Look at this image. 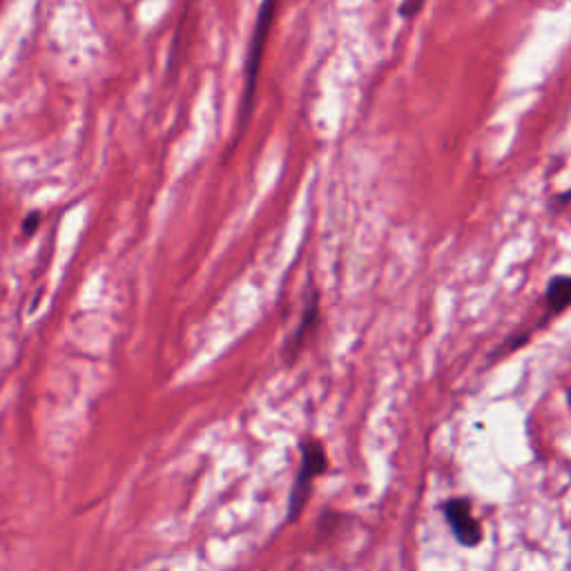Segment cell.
<instances>
[{
  "label": "cell",
  "instance_id": "6da1fadb",
  "mask_svg": "<svg viewBox=\"0 0 571 571\" xmlns=\"http://www.w3.org/2000/svg\"><path fill=\"white\" fill-rule=\"evenodd\" d=\"M326 471H328V456L324 444L319 440L302 442V464H299L295 485L288 498V514H286L288 522H295L299 516H302L306 502L311 498L313 480Z\"/></svg>",
  "mask_w": 571,
  "mask_h": 571
},
{
  "label": "cell",
  "instance_id": "7a4b0ae2",
  "mask_svg": "<svg viewBox=\"0 0 571 571\" xmlns=\"http://www.w3.org/2000/svg\"><path fill=\"white\" fill-rule=\"evenodd\" d=\"M275 12H277V0H264V3H261L257 27H255V34H253V41H250V50H248V58H246L244 96H241V119L244 121H241V128H244L250 112H253L261 56H264L266 38L270 34V25H273V21H275Z\"/></svg>",
  "mask_w": 571,
  "mask_h": 571
},
{
  "label": "cell",
  "instance_id": "3957f363",
  "mask_svg": "<svg viewBox=\"0 0 571 571\" xmlns=\"http://www.w3.org/2000/svg\"><path fill=\"white\" fill-rule=\"evenodd\" d=\"M442 511L460 545L478 547L482 543V527L480 522L473 518V507L469 498H451L447 505L442 507Z\"/></svg>",
  "mask_w": 571,
  "mask_h": 571
},
{
  "label": "cell",
  "instance_id": "277c9868",
  "mask_svg": "<svg viewBox=\"0 0 571 571\" xmlns=\"http://www.w3.org/2000/svg\"><path fill=\"white\" fill-rule=\"evenodd\" d=\"M567 308H571V277L558 275L545 290V319L565 313Z\"/></svg>",
  "mask_w": 571,
  "mask_h": 571
},
{
  "label": "cell",
  "instance_id": "5b68a950",
  "mask_svg": "<svg viewBox=\"0 0 571 571\" xmlns=\"http://www.w3.org/2000/svg\"><path fill=\"white\" fill-rule=\"evenodd\" d=\"M317 313H319V306H317V295H313L311 304H308L306 313H304V317H302V324H299L297 333H295V337H293V342H290V355H297V353H299V348L304 346V342H306V335L311 333L313 328H315V322H317Z\"/></svg>",
  "mask_w": 571,
  "mask_h": 571
},
{
  "label": "cell",
  "instance_id": "8992f818",
  "mask_svg": "<svg viewBox=\"0 0 571 571\" xmlns=\"http://www.w3.org/2000/svg\"><path fill=\"white\" fill-rule=\"evenodd\" d=\"M427 0H402L400 5V16L402 18H413L415 14H420V9L424 7Z\"/></svg>",
  "mask_w": 571,
  "mask_h": 571
},
{
  "label": "cell",
  "instance_id": "52a82bcc",
  "mask_svg": "<svg viewBox=\"0 0 571 571\" xmlns=\"http://www.w3.org/2000/svg\"><path fill=\"white\" fill-rule=\"evenodd\" d=\"M36 224H38V215H32L29 219H25V226H23V228H25L27 235H32V232L36 230Z\"/></svg>",
  "mask_w": 571,
  "mask_h": 571
},
{
  "label": "cell",
  "instance_id": "ba28073f",
  "mask_svg": "<svg viewBox=\"0 0 571 571\" xmlns=\"http://www.w3.org/2000/svg\"><path fill=\"white\" fill-rule=\"evenodd\" d=\"M567 400H569V406H571V389L567 391Z\"/></svg>",
  "mask_w": 571,
  "mask_h": 571
}]
</instances>
